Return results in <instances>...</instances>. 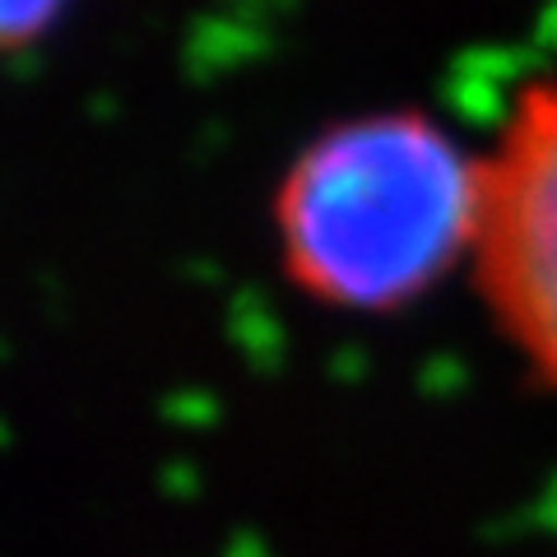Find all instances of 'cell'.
I'll list each match as a JSON object with an SVG mask.
<instances>
[{
  "mask_svg": "<svg viewBox=\"0 0 557 557\" xmlns=\"http://www.w3.org/2000/svg\"><path fill=\"white\" fill-rule=\"evenodd\" d=\"M479 219L483 149L413 102L325 121L270 190L284 284L358 321L405 317L474 265Z\"/></svg>",
  "mask_w": 557,
  "mask_h": 557,
  "instance_id": "1",
  "label": "cell"
},
{
  "mask_svg": "<svg viewBox=\"0 0 557 557\" xmlns=\"http://www.w3.org/2000/svg\"><path fill=\"white\" fill-rule=\"evenodd\" d=\"M474 288L497 335L557 399V75L516 89L483 149Z\"/></svg>",
  "mask_w": 557,
  "mask_h": 557,
  "instance_id": "2",
  "label": "cell"
},
{
  "mask_svg": "<svg viewBox=\"0 0 557 557\" xmlns=\"http://www.w3.org/2000/svg\"><path fill=\"white\" fill-rule=\"evenodd\" d=\"M70 0H5V47L24 51L33 42H42L51 24L65 14Z\"/></svg>",
  "mask_w": 557,
  "mask_h": 557,
  "instance_id": "3",
  "label": "cell"
}]
</instances>
